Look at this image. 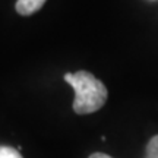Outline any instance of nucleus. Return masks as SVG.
Returning a JSON list of instances; mask_svg holds the SVG:
<instances>
[{
    "label": "nucleus",
    "mask_w": 158,
    "mask_h": 158,
    "mask_svg": "<svg viewBox=\"0 0 158 158\" xmlns=\"http://www.w3.org/2000/svg\"><path fill=\"white\" fill-rule=\"evenodd\" d=\"M64 81L75 91L73 110L78 114L95 113L107 101V88L100 79L86 70L66 73Z\"/></svg>",
    "instance_id": "f257e3e1"
},
{
    "label": "nucleus",
    "mask_w": 158,
    "mask_h": 158,
    "mask_svg": "<svg viewBox=\"0 0 158 158\" xmlns=\"http://www.w3.org/2000/svg\"><path fill=\"white\" fill-rule=\"evenodd\" d=\"M44 3L45 0H18L16 5H15V9H16L19 15L29 16V15L35 13L37 10H40Z\"/></svg>",
    "instance_id": "f03ea898"
},
{
    "label": "nucleus",
    "mask_w": 158,
    "mask_h": 158,
    "mask_svg": "<svg viewBox=\"0 0 158 158\" xmlns=\"http://www.w3.org/2000/svg\"><path fill=\"white\" fill-rule=\"evenodd\" d=\"M145 158H158V135L149 139L145 151Z\"/></svg>",
    "instance_id": "7ed1b4c3"
},
{
    "label": "nucleus",
    "mask_w": 158,
    "mask_h": 158,
    "mask_svg": "<svg viewBox=\"0 0 158 158\" xmlns=\"http://www.w3.org/2000/svg\"><path fill=\"white\" fill-rule=\"evenodd\" d=\"M0 158H22V155L15 148L3 145V147H0Z\"/></svg>",
    "instance_id": "20e7f679"
},
{
    "label": "nucleus",
    "mask_w": 158,
    "mask_h": 158,
    "mask_svg": "<svg viewBox=\"0 0 158 158\" xmlns=\"http://www.w3.org/2000/svg\"><path fill=\"white\" fill-rule=\"evenodd\" d=\"M89 158H113V157H110V155L102 154V152H95V154H92V155H89Z\"/></svg>",
    "instance_id": "39448f33"
}]
</instances>
